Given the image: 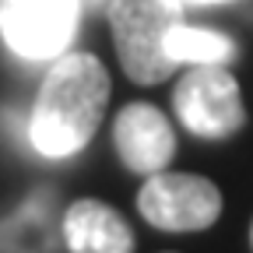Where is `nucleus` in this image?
Instances as JSON below:
<instances>
[{"label": "nucleus", "instance_id": "f257e3e1", "mask_svg": "<svg viewBox=\"0 0 253 253\" xmlns=\"http://www.w3.org/2000/svg\"><path fill=\"white\" fill-rule=\"evenodd\" d=\"M109 71L91 53H60L36 95L28 137L46 158L78 155L99 130L109 106Z\"/></svg>", "mask_w": 253, "mask_h": 253}, {"label": "nucleus", "instance_id": "f03ea898", "mask_svg": "<svg viewBox=\"0 0 253 253\" xmlns=\"http://www.w3.org/2000/svg\"><path fill=\"white\" fill-rule=\"evenodd\" d=\"M183 0H109L106 4L116 56L130 81L158 84L179 67L166 53V39L183 21Z\"/></svg>", "mask_w": 253, "mask_h": 253}, {"label": "nucleus", "instance_id": "7ed1b4c3", "mask_svg": "<svg viewBox=\"0 0 253 253\" xmlns=\"http://www.w3.org/2000/svg\"><path fill=\"white\" fill-rule=\"evenodd\" d=\"M172 109L190 134L221 141L246 126L239 81L225 63H194L172 91Z\"/></svg>", "mask_w": 253, "mask_h": 253}, {"label": "nucleus", "instance_id": "20e7f679", "mask_svg": "<svg viewBox=\"0 0 253 253\" xmlns=\"http://www.w3.org/2000/svg\"><path fill=\"white\" fill-rule=\"evenodd\" d=\"M137 211L162 232H201L221 218V190L194 172H151L137 190Z\"/></svg>", "mask_w": 253, "mask_h": 253}, {"label": "nucleus", "instance_id": "39448f33", "mask_svg": "<svg viewBox=\"0 0 253 253\" xmlns=\"http://www.w3.org/2000/svg\"><path fill=\"white\" fill-rule=\"evenodd\" d=\"M81 0H0V36L25 60H56L71 46Z\"/></svg>", "mask_w": 253, "mask_h": 253}, {"label": "nucleus", "instance_id": "423d86ee", "mask_svg": "<svg viewBox=\"0 0 253 253\" xmlns=\"http://www.w3.org/2000/svg\"><path fill=\"white\" fill-rule=\"evenodd\" d=\"M113 144H116L120 162L137 176H151V172L169 169L172 155H176L172 126H169L166 113L151 102H130L116 113Z\"/></svg>", "mask_w": 253, "mask_h": 253}, {"label": "nucleus", "instance_id": "0eeeda50", "mask_svg": "<svg viewBox=\"0 0 253 253\" xmlns=\"http://www.w3.org/2000/svg\"><path fill=\"white\" fill-rule=\"evenodd\" d=\"M60 232L71 253H134V229L126 218L95 197H81L63 211Z\"/></svg>", "mask_w": 253, "mask_h": 253}, {"label": "nucleus", "instance_id": "6e6552de", "mask_svg": "<svg viewBox=\"0 0 253 253\" xmlns=\"http://www.w3.org/2000/svg\"><path fill=\"white\" fill-rule=\"evenodd\" d=\"M53 201L49 190H39L0 218V253H60L63 232H56Z\"/></svg>", "mask_w": 253, "mask_h": 253}, {"label": "nucleus", "instance_id": "1a4fd4ad", "mask_svg": "<svg viewBox=\"0 0 253 253\" xmlns=\"http://www.w3.org/2000/svg\"><path fill=\"white\" fill-rule=\"evenodd\" d=\"M166 53L176 63H229L236 56V46L229 36L211 28H194V25H176L166 39Z\"/></svg>", "mask_w": 253, "mask_h": 253}, {"label": "nucleus", "instance_id": "9d476101", "mask_svg": "<svg viewBox=\"0 0 253 253\" xmlns=\"http://www.w3.org/2000/svg\"><path fill=\"white\" fill-rule=\"evenodd\" d=\"M81 4H84V7H106L109 0H81Z\"/></svg>", "mask_w": 253, "mask_h": 253}, {"label": "nucleus", "instance_id": "9b49d317", "mask_svg": "<svg viewBox=\"0 0 253 253\" xmlns=\"http://www.w3.org/2000/svg\"><path fill=\"white\" fill-rule=\"evenodd\" d=\"M183 4H221V0H183Z\"/></svg>", "mask_w": 253, "mask_h": 253}, {"label": "nucleus", "instance_id": "f8f14e48", "mask_svg": "<svg viewBox=\"0 0 253 253\" xmlns=\"http://www.w3.org/2000/svg\"><path fill=\"white\" fill-rule=\"evenodd\" d=\"M250 246H253V225H250Z\"/></svg>", "mask_w": 253, "mask_h": 253}]
</instances>
